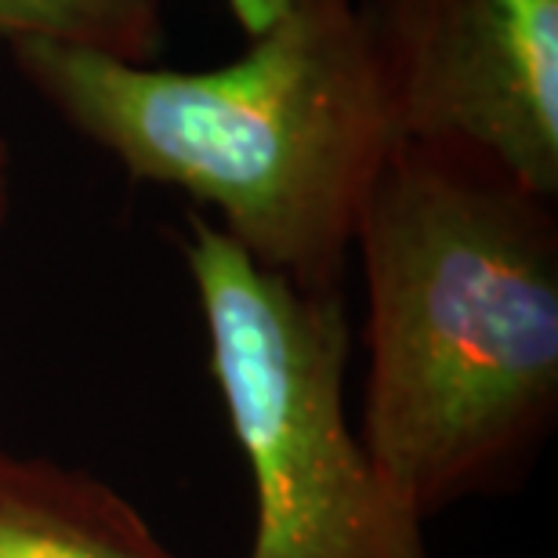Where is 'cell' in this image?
I'll use <instances>...</instances> for the list:
<instances>
[{
  "mask_svg": "<svg viewBox=\"0 0 558 558\" xmlns=\"http://www.w3.org/2000/svg\"><path fill=\"white\" fill-rule=\"evenodd\" d=\"M229 4V15L236 19V26L243 37H258V33L269 26V22H276L279 15H283V8L290 4V0H226Z\"/></svg>",
  "mask_w": 558,
  "mask_h": 558,
  "instance_id": "52a82bcc",
  "label": "cell"
},
{
  "mask_svg": "<svg viewBox=\"0 0 558 558\" xmlns=\"http://www.w3.org/2000/svg\"><path fill=\"white\" fill-rule=\"evenodd\" d=\"M11 40H54L124 62H160L167 22L160 0H0V44Z\"/></svg>",
  "mask_w": 558,
  "mask_h": 558,
  "instance_id": "8992f818",
  "label": "cell"
},
{
  "mask_svg": "<svg viewBox=\"0 0 558 558\" xmlns=\"http://www.w3.org/2000/svg\"><path fill=\"white\" fill-rule=\"evenodd\" d=\"M185 272L210 374L254 478L247 558H428L424 526L385 489L344 414V290H305L185 215Z\"/></svg>",
  "mask_w": 558,
  "mask_h": 558,
  "instance_id": "3957f363",
  "label": "cell"
},
{
  "mask_svg": "<svg viewBox=\"0 0 558 558\" xmlns=\"http://www.w3.org/2000/svg\"><path fill=\"white\" fill-rule=\"evenodd\" d=\"M360 442L421 522L508 478L558 414V215L505 174L403 142L355 226Z\"/></svg>",
  "mask_w": 558,
  "mask_h": 558,
  "instance_id": "6da1fadb",
  "label": "cell"
},
{
  "mask_svg": "<svg viewBox=\"0 0 558 558\" xmlns=\"http://www.w3.org/2000/svg\"><path fill=\"white\" fill-rule=\"evenodd\" d=\"M11 210V149H8V138L0 135V226H4Z\"/></svg>",
  "mask_w": 558,
  "mask_h": 558,
  "instance_id": "ba28073f",
  "label": "cell"
},
{
  "mask_svg": "<svg viewBox=\"0 0 558 558\" xmlns=\"http://www.w3.org/2000/svg\"><path fill=\"white\" fill-rule=\"evenodd\" d=\"M19 76L135 182L182 189L305 290H338L377 178L403 145L355 0H290L215 70L54 40L4 44Z\"/></svg>",
  "mask_w": 558,
  "mask_h": 558,
  "instance_id": "7a4b0ae2",
  "label": "cell"
},
{
  "mask_svg": "<svg viewBox=\"0 0 558 558\" xmlns=\"http://www.w3.org/2000/svg\"><path fill=\"white\" fill-rule=\"evenodd\" d=\"M0 558H178L95 475L0 450Z\"/></svg>",
  "mask_w": 558,
  "mask_h": 558,
  "instance_id": "5b68a950",
  "label": "cell"
},
{
  "mask_svg": "<svg viewBox=\"0 0 558 558\" xmlns=\"http://www.w3.org/2000/svg\"><path fill=\"white\" fill-rule=\"evenodd\" d=\"M403 142L558 199V0H355Z\"/></svg>",
  "mask_w": 558,
  "mask_h": 558,
  "instance_id": "277c9868",
  "label": "cell"
}]
</instances>
